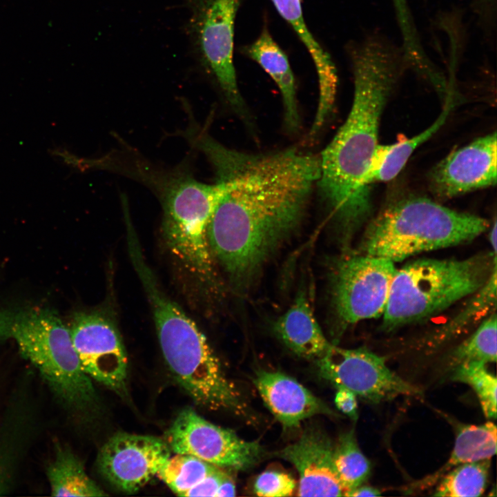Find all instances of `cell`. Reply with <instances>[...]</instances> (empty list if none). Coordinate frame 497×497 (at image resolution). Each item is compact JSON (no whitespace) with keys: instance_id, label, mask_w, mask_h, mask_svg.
<instances>
[{"instance_id":"obj_1","label":"cell","mask_w":497,"mask_h":497,"mask_svg":"<svg viewBox=\"0 0 497 497\" xmlns=\"http://www.w3.org/2000/svg\"><path fill=\"white\" fill-rule=\"evenodd\" d=\"M187 140L225 184L208 227L213 257L232 278L247 280L300 222L319 177V157L293 148L263 154L239 151L200 126Z\"/></svg>"},{"instance_id":"obj_2","label":"cell","mask_w":497,"mask_h":497,"mask_svg":"<svg viewBox=\"0 0 497 497\" xmlns=\"http://www.w3.org/2000/svg\"><path fill=\"white\" fill-rule=\"evenodd\" d=\"M354 92L347 118L319 157L316 185L343 233L350 237L371 211L366 177L378 145L384 105L407 61L402 50L370 37L349 49Z\"/></svg>"},{"instance_id":"obj_3","label":"cell","mask_w":497,"mask_h":497,"mask_svg":"<svg viewBox=\"0 0 497 497\" xmlns=\"http://www.w3.org/2000/svg\"><path fill=\"white\" fill-rule=\"evenodd\" d=\"M137 272L150 303L162 355L177 382L201 407L247 416L240 392L197 325L162 291L148 266Z\"/></svg>"},{"instance_id":"obj_4","label":"cell","mask_w":497,"mask_h":497,"mask_svg":"<svg viewBox=\"0 0 497 497\" xmlns=\"http://www.w3.org/2000/svg\"><path fill=\"white\" fill-rule=\"evenodd\" d=\"M489 222L424 197H407L384 206L368 225L362 253L397 262L414 255L469 242Z\"/></svg>"},{"instance_id":"obj_5","label":"cell","mask_w":497,"mask_h":497,"mask_svg":"<svg viewBox=\"0 0 497 497\" xmlns=\"http://www.w3.org/2000/svg\"><path fill=\"white\" fill-rule=\"evenodd\" d=\"M14 340L59 402L78 413L97 403L91 378L81 368L69 327L55 311L26 307L0 311V339Z\"/></svg>"},{"instance_id":"obj_6","label":"cell","mask_w":497,"mask_h":497,"mask_svg":"<svg viewBox=\"0 0 497 497\" xmlns=\"http://www.w3.org/2000/svg\"><path fill=\"white\" fill-rule=\"evenodd\" d=\"M496 251L464 260L419 259L396 269L382 315L384 329L425 320L473 295L496 268Z\"/></svg>"},{"instance_id":"obj_7","label":"cell","mask_w":497,"mask_h":497,"mask_svg":"<svg viewBox=\"0 0 497 497\" xmlns=\"http://www.w3.org/2000/svg\"><path fill=\"white\" fill-rule=\"evenodd\" d=\"M242 0H186L184 30L199 67L217 86L228 103L244 114V103L233 64L234 29Z\"/></svg>"},{"instance_id":"obj_8","label":"cell","mask_w":497,"mask_h":497,"mask_svg":"<svg viewBox=\"0 0 497 497\" xmlns=\"http://www.w3.org/2000/svg\"><path fill=\"white\" fill-rule=\"evenodd\" d=\"M388 259L355 254L337 265L333 282V303L344 325L382 316L396 271Z\"/></svg>"},{"instance_id":"obj_9","label":"cell","mask_w":497,"mask_h":497,"mask_svg":"<svg viewBox=\"0 0 497 497\" xmlns=\"http://www.w3.org/2000/svg\"><path fill=\"white\" fill-rule=\"evenodd\" d=\"M316 362L324 379L371 403L422 394L420 389L391 371L384 358L364 348L344 349L331 344Z\"/></svg>"},{"instance_id":"obj_10","label":"cell","mask_w":497,"mask_h":497,"mask_svg":"<svg viewBox=\"0 0 497 497\" xmlns=\"http://www.w3.org/2000/svg\"><path fill=\"white\" fill-rule=\"evenodd\" d=\"M166 442L175 454L191 455L219 467L236 470L249 469L265 454L257 442L244 440L191 409L178 414L167 431Z\"/></svg>"},{"instance_id":"obj_11","label":"cell","mask_w":497,"mask_h":497,"mask_svg":"<svg viewBox=\"0 0 497 497\" xmlns=\"http://www.w3.org/2000/svg\"><path fill=\"white\" fill-rule=\"evenodd\" d=\"M84 371L120 396L126 393L128 358L114 324L95 313H76L69 327Z\"/></svg>"},{"instance_id":"obj_12","label":"cell","mask_w":497,"mask_h":497,"mask_svg":"<svg viewBox=\"0 0 497 497\" xmlns=\"http://www.w3.org/2000/svg\"><path fill=\"white\" fill-rule=\"evenodd\" d=\"M169 456L167 443L157 437L120 432L105 442L97 462L99 472L111 485L133 493L157 475Z\"/></svg>"},{"instance_id":"obj_13","label":"cell","mask_w":497,"mask_h":497,"mask_svg":"<svg viewBox=\"0 0 497 497\" xmlns=\"http://www.w3.org/2000/svg\"><path fill=\"white\" fill-rule=\"evenodd\" d=\"M496 133L454 150L431 170V187L438 197L451 198L496 184Z\"/></svg>"},{"instance_id":"obj_14","label":"cell","mask_w":497,"mask_h":497,"mask_svg":"<svg viewBox=\"0 0 497 497\" xmlns=\"http://www.w3.org/2000/svg\"><path fill=\"white\" fill-rule=\"evenodd\" d=\"M334 445L326 432L309 427L298 440L275 453L299 474L300 496H341L343 491L333 464Z\"/></svg>"},{"instance_id":"obj_15","label":"cell","mask_w":497,"mask_h":497,"mask_svg":"<svg viewBox=\"0 0 497 497\" xmlns=\"http://www.w3.org/2000/svg\"><path fill=\"white\" fill-rule=\"evenodd\" d=\"M265 405L286 429L316 415L336 416L322 400L292 377L281 372L258 371L253 379Z\"/></svg>"},{"instance_id":"obj_16","label":"cell","mask_w":497,"mask_h":497,"mask_svg":"<svg viewBox=\"0 0 497 497\" xmlns=\"http://www.w3.org/2000/svg\"><path fill=\"white\" fill-rule=\"evenodd\" d=\"M279 14L293 28L306 47L315 67L319 98L317 111L310 135H315L322 128L331 113L338 86L335 65L330 55L309 31L302 14L301 0H271Z\"/></svg>"},{"instance_id":"obj_17","label":"cell","mask_w":497,"mask_h":497,"mask_svg":"<svg viewBox=\"0 0 497 497\" xmlns=\"http://www.w3.org/2000/svg\"><path fill=\"white\" fill-rule=\"evenodd\" d=\"M32 404L17 392L0 427V496L13 489L22 460L33 438L37 420Z\"/></svg>"},{"instance_id":"obj_18","label":"cell","mask_w":497,"mask_h":497,"mask_svg":"<svg viewBox=\"0 0 497 497\" xmlns=\"http://www.w3.org/2000/svg\"><path fill=\"white\" fill-rule=\"evenodd\" d=\"M240 50L258 64L277 86L282 99L285 126L289 132H296L301 121L294 75L286 54L273 39L266 23L258 37Z\"/></svg>"},{"instance_id":"obj_19","label":"cell","mask_w":497,"mask_h":497,"mask_svg":"<svg viewBox=\"0 0 497 497\" xmlns=\"http://www.w3.org/2000/svg\"><path fill=\"white\" fill-rule=\"evenodd\" d=\"M274 328L277 335L290 350L306 358L318 360L331 345L304 293L277 319Z\"/></svg>"},{"instance_id":"obj_20","label":"cell","mask_w":497,"mask_h":497,"mask_svg":"<svg viewBox=\"0 0 497 497\" xmlns=\"http://www.w3.org/2000/svg\"><path fill=\"white\" fill-rule=\"evenodd\" d=\"M496 440L497 429L493 422L458 426L454 447L447 462L431 475L412 485L411 489H425L433 485L459 465L491 459L496 453Z\"/></svg>"},{"instance_id":"obj_21","label":"cell","mask_w":497,"mask_h":497,"mask_svg":"<svg viewBox=\"0 0 497 497\" xmlns=\"http://www.w3.org/2000/svg\"><path fill=\"white\" fill-rule=\"evenodd\" d=\"M452 104L449 98L440 117L429 128L415 136L387 145L378 144L373 154L366 184L388 182L402 170L412 153L421 144L431 137L445 123Z\"/></svg>"},{"instance_id":"obj_22","label":"cell","mask_w":497,"mask_h":497,"mask_svg":"<svg viewBox=\"0 0 497 497\" xmlns=\"http://www.w3.org/2000/svg\"><path fill=\"white\" fill-rule=\"evenodd\" d=\"M51 496L93 497L106 494L87 474L80 459L69 448L56 446L46 469Z\"/></svg>"},{"instance_id":"obj_23","label":"cell","mask_w":497,"mask_h":497,"mask_svg":"<svg viewBox=\"0 0 497 497\" xmlns=\"http://www.w3.org/2000/svg\"><path fill=\"white\" fill-rule=\"evenodd\" d=\"M333 464L343 496L369 478L371 465L360 449L353 429L342 433L334 445Z\"/></svg>"},{"instance_id":"obj_24","label":"cell","mask_w":497,"mask_h":497,"mask_svg":"<svg viewBox=\"0 0 497 497\" xmlns=\"http://www.w3.org/2000/svg\"><path fill=\"white\" fill-rule=\"evenodd\" d=\"M491 459L459 465L444 475L433 496L471 497L481 496L487 485Z\"/></svg>"},{"instance_id":"obj_25","label":"cell","mask_w":497,"mask_h":497,"mask_svg":"<svg viewBox=\"0 0 497 497\" xmlns=\"http://www.w3.org/2000/svg\"><path fill=\"white\" fill-rule=\"evenodd\" d=\"M217 466L193 456L175 454L165 461L157 476L179 496L197 485Z\"/></svg>"},{"instance_id":"obj_26","label":"cell","mask_w":497,"mask_h":497,"mask_svg":"<svg viewBox=\"0 0 497 497\" xmlns=\"http://www.w3.org/2000/svg\"><path fill=\"white\" fill-rule=\"evenodd\" d=\"M496 314L495 311L483 320L468 338L449 354L447 367L451 369L468 362L496 361Z\"/></svg>"},{"instance_id":"obj_27","label":"cell","mask_w":497,"mask_h":497,"mask_svg":"<svg viewBox=\"0 0 497 497\" xmlns=\"http://www.w3.org/2000/svg\"><path fill=\"white\" fill-rule=\"evenodd\" d=\"M451 380L469 385L475 391L483 411L489 419L496 418L497 380L483 362H468L452 369Z\"/></svg>"},{"instance_id":"obj_28","label":"cell","mask_w":497,"mask_h":497,"mask_svg":"<svg viewBox=\"0 0 497 497\" xmlns=\"http://www.w3.org/2000/svg\"><path fill=\"white\" fill-rule=\"evenodd\" d=\"M496 306V268L485 284L476 293L462 310L453 317L438 332L440 340H448L477 320L480 315L487 314Z\"/></svg>"},{"instance_id":"obj_29","label":"cell","mask_w":497,"mask_h":497,"mask_svg":"<svg viewBox=\"0 0 497 497\" xmlns=\"http://www.w3.org/2000/svg\"><path fill=\"white\" fill-rule=\"evenodd\" d=\"M296 487L294 478L278 470H266L256 478L254 493L259 496L282 497L292 496Z\"/></svg>"},{"instance_id":"obj_30","label":"cell","mask_w":497,"mask_h":497,"mask_svg":"<svg viewBox=\"0 0 497 497\" xmlns=\"http://www.w3.org/2000/svg\"><path fill=\"white\" fill-rule=\"evenodd\" d=\"M227 476L226 472L221 467H217L197 485L188 490L183 496H215L220 485Z\"/></svg>"},{"instance_id":"obj_31","label":"cell","mask_w":497,"mask_h":497,"mask_svg":"<svg viewBox=\"0 0 497 497\" xmlns=\"http://www.w3.org/2000/svg\"><path fill=\"white\" fill-rule=\"evenodd\" d=\"M334 402L337 409L342 413L356 421L358 418L356 395L343 387H336Z\"/></svg>"},{"instance_id":"obj_32","label":"cell","mask_w":497,"mask_h":497,"mask_svg":"<svg viewBox=\"0 0 497 497\" xmlns=\"http://www.w3.org/2000/svg\"><path fill=\"white\" fill-rule=\"evenodd\" d=\"M381 495V491L377 488L360 485L349 491L344 496H378Z\"/></svg>"},{"instance_id":"obj_33","label":"cell","mask_w":497,"mask_h":497,"mask_svg":"<svg viewBox=\"0 0 497 497\" xmlns=\"http://www.w3.org/2000/svg\"><path fill=\"white\" fill-rule=\"evenodd\" d=\"M235 485L233 480L228 476H227L220 485L215 496H235Z\"/></svg>"}]
</instances>
